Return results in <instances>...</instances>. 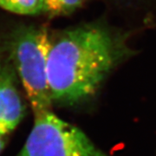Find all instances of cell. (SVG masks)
Returning <instances> with one entry per match:
<instances>
[{
	"instance_id": "4",
	"label": "cell",
	"mask_w": 156,
	"mask_h": 156,
	"mask_svg": "<svg viewBox=\"0 0 156 156\" xmlns=\"http://www.w3.org/2000/svg\"><path fill=\"white\" fill-rule=\"evenodd\" d=\"M24 114L25 107L16 88L13 71L3 68L0 69V135L14 130Z\"/></svg>"
},
{
	"instance_id": "5",
	"label": "cell",
	"mask_w": 156,
	"mask_h": 156,
	"mask_svg": "<svg viewBox=\"0 0 156 156\" xmlns=\"http://www.w3.org/2000/svg\"><path fill=\"white\" fill-rule=\"evenodd\" d=\"M0 7L19 15H37L44 11V0H0Z\"/></svg>"
},
{
	"instance_id": "2",
	"label": "cell",
	"mask_w": 156,
	"mask_h": 156,
	"mask_svg": "<svg viewBox=\"0 0 156 156\" xmlns=\"http://www.w3.org/2000/svg\"><path fill=\"white\" fill-rule=\"evenodd\" d=\"M52 43L44 26L22 29L11 43L12 59L35 116L51 111L47 69Z\"/></svg>"
},
{
	"instance_id": "6",
	"label": "cell",
	"mask_w": 156,
	"mask_h": 156,
	"mask_svg": "<svg viewBox=\"0 0 156 156\" xmlns=\"http://www.w3.org/2000/svg\"><path fill=\"white\" fill-rule=\"evenodd\" d=\"M83 0H44V11L50 17L67 15L80 7Z\"/></svg>"
},
{
	"instance_id": "7",
	"label": "cell",
	"mask_w": 156,
	"mask_h": 156,
	"mask_svg": "<svg viewBox=\"0 0 156 156\" xmlns=\"http://www.w3.org/2000/svg\"><path fill=\"white\" fill-rule=\"evenodd\" d=\"M3 135H0V153H1V151L3 150V148H4V147H5V140H3V137H2Z\"/></svg>"
},
{
	"instance_id": "3",
	"label": "cell",
	"mask_w": 156,
	"mask_h": 156,
	"mask_svg": "<svg viewBox=\"0 0 156 156\" xmlns=\"http://www.w3.org/2000/svg\"><path fill=\"white\" fill-rule=\"evenodd\" d=\"M17 156H110L83 132L52 111L35 116L26 142Z\"/></svg>"
},
{
	"instance_id": "1",
	"label": "cell",
	"mask_w": 156,
	"mask_h": 156,
	"mask_svg": "<svg viewBox=\"0 0 156 156\" xmlns=\"http://www.w3.org/2000/svg\"><path fill=\"white\" fill-rule=\"evenodd\" d=\"M129 53L122 37L102 25L63 32L53 40L48 60L51 101L75 105L87 101Z\"/></svg>"
}]
</instances>
